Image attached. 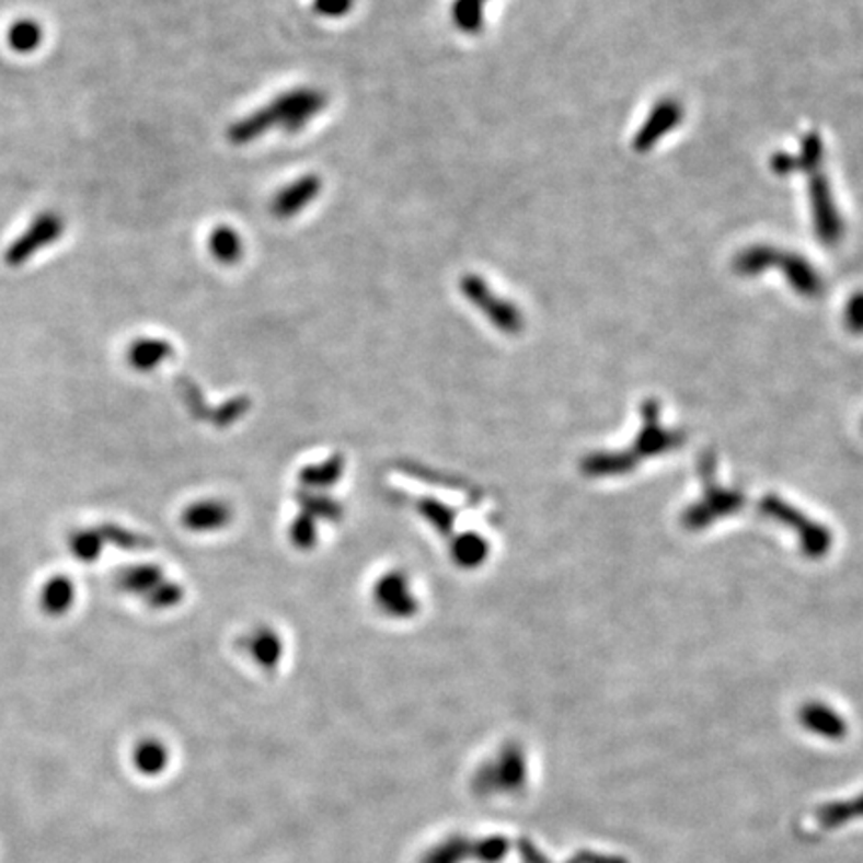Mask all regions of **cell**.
<instances>
[{"label":"cell","mask_w":863,"mask_h":863,"mask_svg":"<svg viewBox=\"0 0 863 863\" xmlns=\"http://www.w3.org/2000/svg\"><path fill=\"white\" fill-rule=\"evenodd\" d=\"M65 228L67 227H65L62 218L55 212L38 216L23 237L16 239V242L7 251V264L23 266L24 262L31 261L36 252L55 244L62 237Z\"/></svg>","instance_id":"cell-3"},{"label":"cell","mask_w":863,"mask_h":863,"mask_svg":"<svg viewBox=\"0 0 863 863\" xmlns=\"http://www.w3.org/2000/svg\"><path fill=\"white\" fill-rule=\"evenodd\" d=\"M488 0H456L452 4V21L464 35H477L484 26V7Z\"/></svg>","instance_id":"cell-7"},{"label":"cell","mask_w":863,"mask_h":863,"mask_svg":"<svg viewBox=\"0 0 863 863\" xmlns=\"http://www.w3.org/2000/svg\"><path fill=\"white\" fill-rule=\"evenodd\" d=\"M460 292L467 296L474 307L480 308L496 326L508 330V332L520 329L518 310L511 307L510 302L502 300L500 296L494 295L488 283L482 276L472 273L464 274L460 278Z\"/></svg>","instance_id":"cell-2"},{"label":"cell","mask_w":863,"mask_h":863,"mask_svg":"<svg viewBox=\"0 0 863 863\" xmlns=\"http://www.w3.org/2000/svg\"><path fill=\"white\" fill-rule=\"evenodd\" d=\"M208 249L216 262H220L225 266H232V264L242 261V256H244V240L234 228L222 225L210 232Z\"/></svg>","instance_id":"cell-5"},{"label":"cell","mask_w":863,"mask_h":863,"mask_svg":"<svg viewBox=\"0 0 863 863\" xmlns=\"http://www.w3.org/2000/svg\"><path fill=\"white\" fill-rule=\"evenodd\" d=\"M43 38H45V35H43L41 24L36 23V21H28V19L12 24L11 31H9V45H11L12 50L23 53V55L36 50L43 43Z\"/></svg>","instance_id":"cell-8"},{"label":"cell","mask_w":863,"mask_h":863,"mask_svg":"<svg viewBox=\"0 0 863 863\" xmlns=\"http://www.w3.org/2000/svg\"><path fill=\"white\" fill-rule=\"evenodd\" d=\"M72 600V588L67 579L50 582L45 590V608L50 612H62Z\"/></svg>","instance_id":"cell-10"},{"label":"cell","mask_w":863,"mask_h":863,"mask_svg":"<svg viewBox=\"0 0 863 863\" xmlns=\"http://www.w3.org/2000/svg\"><path fill=\"white\" fill-rule=\"evenodd\" d=\"M329 106V94L314 87H300L283 92L258 111L246 114L228 128L227 137L232 145L244 147L252 140L283 130L286 135H298Z\"/></svg>","instance_id":"cell-1"},{"label":"cell","mask_w":863,"mask_h":863,"mask_svg":"<svg viewBox=\"0 0 863 863\" xmlns=\"http://www.w3.org/2000/svg\"><path fill=\"white\" fill-rule=\"evenodd\" d=\"M354 9V0H314V12L324 19H342Z\"/></svg>","instance_id":"cell-11"},{"label":"cell","mask_w":863,"mask_h":863,"mask_svg":"<svg viewBox=\"0 0 863 863\" xmlns=\"http://www.w3.org/2000/svg\"><path fill=\"white\" fill-rule=\"evenodd\" d=\"M322 186H324V182L314 172L298 176L296 181L286 184L285 188H280L276 193L273 203H271V212L278 220L295 218L300 212H304L308 206L319 198L320 193H322Z\"/></svg>","instance_id":"cell-4"},{"label":"cell","mask_w":863,"mask_h":863,"mask_svg":"<svg viewBox=\"0 0 863 863\" xmlns=\"http://www.w3.org/2000/svg\"><path fill=\"white\" fill-rule=\"evenodd\" d=\"M164 753L157 746H142L137 753L138 768L142 772H157L162 768Z\"/></svg>","instance_id":"cell-12"},{"label":"cell","mask_w":863,"mask_h":863,"mask_svg":"<svg viewBox=\"0 0 863 863\" xmlns=\"http://www.w3.org/2000/svg\"><path fill=\"white\" fill-rule=\"evenodd\" d=\"M171 353L169 344L162 341H140L133 348V360L138 366H150V364L162 363Z\"/></svg>","instance_id":"cell-9"},{"label":"cell","mask_w":863,"mask_h":863,"mask_svg":"<svg viewBox=\"0 0 863 863\" xmlns=\"http://www.w3.org/2000/svg\"><path fill=\"white\" fill-rule=\"evenodd\" d=\"M802 717L812 732L821 734L824 738H841L845 734L843 720L826 705H807Z\"/></svg>","instance_id":"cell-6"}]
</instances>
